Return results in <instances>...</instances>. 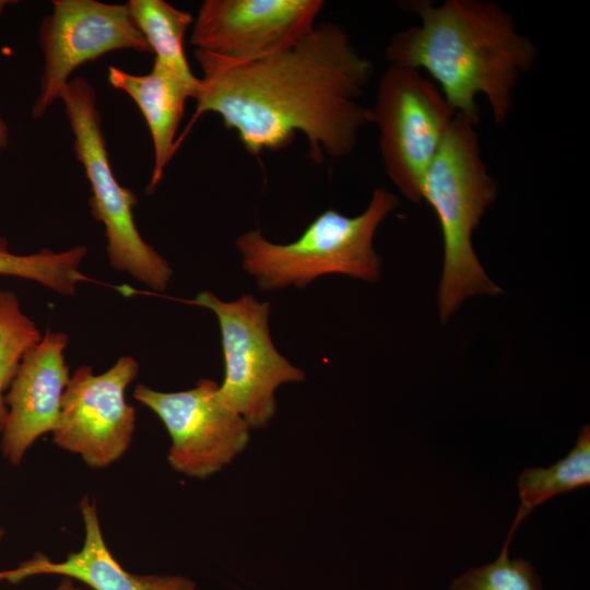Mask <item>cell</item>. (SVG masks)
I'll return each instance as SVG.
<instances>
[{"instance_id":"cell-1","label":"cell","mask_w":590,"mask_h":590,"mask_svg":"<svg viewBox=\"0 0 590 590\" xmlns=\"http://www.w3.org/2000/svg\"><path fill=\"white\" fill-rule=\"evenodd\" d=\"M194 58L202 76L177 150L205 113L217 114L251 155L284 149L302 133L316 163L326 155H350L363 128L371 123V109L362 98L373 62L337 23L319 24L288 48L251 61L200 49H194Z\"/></svg>"},{"instance_id":"cell-2","label":"cell","mask_w":590,"mask_h":590,"mask_svg":"<svg viewBox=\"0 0 590 590\" xmlns=\"http://www.w3.org/2000/svg\"><path fill=\"white\" fill-rule=\"evenodd\" d=\"M403 7L420 23L393 35L387 60L429 75L456 113L476 125L479 95L495 122L505 123L516 87L538 59L534 42L514 17L489 0H415Z\"/></svg>"},{"instance_id":"cell-3","label":"cell","mask_w":590,"mask_h":590,"mask_svg":"<svg viewBox=\"0 0 590 590\" xmlns=\"http://www.w3.org/2000/svg\"><path fill=\"white\" fill-rule=\"evenodd\" d=\"M476 123L457 114L440 150L424 176L421 201L435 211L444 243V270L438 288L440 320L474 295L502 290L479 261L472 236L497 197V182L481 151Z\"/></svg>"},{"instance_id":"cell-4","label":"cell","mask_w":590,"mask_h":590,"mask_svg":"<svg viewBox=\"0 0 590 590\" xmlns=\"http://www.w3.org/2000/svg\"><path fill=\"white\" fill-rule=\"evenodd\" d=\"M398 204L392 192L378 187L365 211L356 216L328 209L288 244H274L261 232L248 231L235 245L241 253L244 270L261 290L305 287L332 273L376 282L380 279L381 260L374 249V236Z\"/></svg>"},{"instance_id":"cell-5","label":"cell","mask_w":590,"mask_h":590,"mask_svg":"<svg viewBox=\"0 0 590 590\" xmlns=\"http://www.w3.org/2000/svg\"><path fill=\"white\" fill-rule=\"evenodd\" d=\"M60 99L73 134L74 155L91 186V214L105 227L106 252L111 268L155 291L166 290L173 270L137 228L133 209L138 198L114 175L94 87L86 79L75 78L64 87Z\"/></svg>"},{"instance_id":"cell-6","label":"cell","mask_w":590,"mask_h":590,"mask_svg":"<svg viewBox=\"0 0 590 590\" xmlns=\"http://www.w3.org/2000/svg\"><path fill=\"white\" fill-rule=\"evenodd\" d=\"M370 109L387 176L404 198L420 202L422 181L456 110L424 73L396 63L380 76Z\"/></svg>"},{"instance_id":"cell-7","label":"cell","mask_w":590,"mask_h":590,"mask_svg":"<svg viewBox=\"0 0 590 590\" xmlns=\"http://www.w3.org/2000/svg\"><path fill=\"white\" fill-rule=\"evenodd\" d=\"M193 303L212 310L220 324L224 361V378L217 390L221 401L250 428L267 426L276 410L275 390L283 384L305 380V373L272 342L270 304L250 294L223 302L211 292L199 293Z\"/></svg>"},{"instance_id":"cell-8","label":"cell","mask_w":590,"mask_h":590,"mask_svg":"<svg viewBox=\"0 0 590 590\" xmlns=\"http://www.w3.org/2000/svg\"><path fill=\"white\" fill-rule=\"evenodd\" d=\"M138 371V362L128 355L99 375L90 365L78 367L62 394L54 444L79 455L93 469L119 460L135 429V409L125 393Z\"/></svg>"},{"instance_id":"cell-9","label":"cell","mask_w":590,"mask_h":590,"mask_svg":"<svg viewBox=\"0 0 590 590\" xmlns=\"http://www.w3.org/2000/svg\"><path fill=\"white\" fill-rule=\"evenodd\" d=\"M217 390V382L201 379L184 391L161 392L141 384L133 391L169 434V465L187 476L203 480L221 471L249 442L250 426L221 401Z\"/></svg>"},{"instance_id":"cell-10","label":"cell","mask_w":590,"mask_h":590,"mask_svg":"<svg viewBox=\"0 0 590 590\" xmlns=\"http://www.w3.org/2000/svg\"><path fill=\"white\" fill-rule=\"evenodd\" d=\"M44 70L32 108L40 118L60 98L71 73L83 63L120 49L152 54L126 4L96 0H54L39 27Z\"/></svg>"},{"instance_id":"cell-11","label":"cell","mask_w":590,"mask_h":590,"mask_svg":"<svg viewBox=\"0 0 590 590\" xmlns=\"http://www.w3.org/2000/svg\"><path fill=\"white\" fill-rule=\"evenodd\" d=\"M323 7L321 0H205L190 43L232 61L256 60L309 33Z\"/></svg>"},{"instance_id":"cell-12","label":"cell","mask_w":590,"mask_h":590,"mask_svg":"<svg viewBox=\"0 0 590 590\" xmlns=\"http://www.w3.org/2000/svg\"><path fill=\"white\" fill-rule=\"evenodd\" d=\"M67 345V333L47 329L21 361L5 394L8 417L0 440L1 452L12 464H20L33 444L56 428L71 377Z\"/></svg>"},{"instance_id":"cell-13","label":"cell","mask_w":590,"mask_h":590,"mask_svg":"<svg viewBox=\"0 0 590 590\" xmlns=\"http://www.w3.org/2000/svg\"><path fill=\"white\" fill-rule=\"evenodd\" d=\"M84 523L83 545L62 562H51L42 554L7 570V580L21 581L35 575H61L76 579L94 590H194V582L184 576L133 575L122 568L107 547L94 502L80 503Z\"/></svg>"},{"instance_id":"cell-14","label":"cell","mask_w":590,"mask_h":590,"mask_svg":"<svg viewBox=\"0 0 590 590\" xmlns=\"http://www.w3.org/2000/svg\"><path fill=\"white\" fill-rule=\"evenodd\" d=\"M108 81L128 94L139 107L149 127L154 165L148 189L153 190L164 176L167 164L177 151V130L188 98L199 88V78L154 59L146 74H132L109 67Z\"/></svg>"},{"instance_id":"cell-15","label":"cell","mask_w":590,"mask_h":590,"mask_svg":"<svg viewBox=\"0 0 590 590\" xmlns=\"http://www.w3.org/2000/svg\"><path fill=\"white\" fill-rule=\"evenodd\" d=\"M589 483L590 427L586 425L579 432L575 446L563 459L548 468H529L521 472L517 481L521 504L511 529L516 530L535 507Z\"/></svg>"},{"instance_id":"cell-16","label":"cell","mask_w":590,"mask_h":590,"mask_svg":"<svg viewBox=\"0 0 590 590\" xmlns=\"http://www.w3.org/2000/svg\"><path fill=\"white\" fill-rule=\"evenodd\" d=\"M87 253L85 246L62 251L44 248L30 255L10 250L8 239L0 234V274L37 282L51 291L71 296L79 282L88 280L80 266Z\"/></svg>"},{"instance_id":"cell-17","label":"cell","mask_w":590,"mask_h":590,"mask_svg":"<svg viewBox=\"0 0 590 590\" xmlns=\"http://www.w3.org/2000/svg\"><path fill=\"white\" fill-rule=\"evenodd\" d=\"M126 7L155 59L182 73L193 74L184 46L192 15L164 0H130Z\"/></svg>"},{"instance_id":"cell-18","label":"cell","mask_w":590,"mask_h":590,"mask_svg":"<svg viewBox=\"0 0 590 590\" xmlns=\"http://www.w3.org/2000/svg\"><path fill=\"white\" fill-rule=\"evenodd\" d=\"M14 292L0 290V434L8 417L5 394L26 352L42 339Z\"/></svg>"},{"instance_id":"cell-19","label":"cell","mask_w":590,"mask_h":590,"mask_svg":"<svg viewBox=\"0 0 590 590\" xmlns=\"http://www.w3.org/2000/svg\"><path fill=\"white\" fill-rule=\"evenodd\" d=\"M514 533L515 530L510 529L494 562L469 569L451 582L450 590H543L542 581L529 560L509 557Z\"/></svg>"},{"instance_id":"cell-20","label":"cell","mask_w":590,"mask_h":590,"mask_svg":"<svg viewBox=\"0 0 590 590\" xmlns=\"http://www.w3.org/2000/svg\"><path fill=\"white\" fill-rule=\"evenodd\" d=\"M9 142V130L5 121L0 116V152L4 150Z\"/></svg>"},{"instance_id":"cell-21","label":"cell","mask_w":590,"mask_h":590,"mask_svg":"<svg viewBox=\"0 0 590 590\" xmlns=\"http://www.w3.org/2000/svg\"><path fill=\"white\" fill-rule=\"evenodd\" d=\"M55 590H84L81 587H76L73 585L72 580L70 578H64L59 583V586Z\"/></svg>"},{"instance_id":"cell-22","label":"cell","mask_w":590,"mask_h":590,"mask_svg":"<svg viewBox=\"0 0 590 590\" xmlns=\"http://www.w3.org/2000/svg\"><path fill=\"white\" fill-rule=\"evenodd\" d=\"M14 1L10 0H0V14L3 12L7 5L13 3Z\"/></svg>"},{"instance_id":"cell-23","label":"cell","mask_w":590,"mask_h":590,"mask_svg":"<svg viewBox=\"0 0 590 590\" xmlns=\"http://www.w3.org/2000/svg\"><path fill=\"white\" fill-rule=\"evenodd\" d=\"M4 534V529L0 526V541L3 539Z\"/></svg>"},{"instance_id":"cell-24","label":"cell","mask_w":590,"mask_h":590,"mask_svg":"<svg viewBox=\"0 0 590 590\" xmlns=\"http://www.w3.org/2000/svg\"><path fill=\"white\" fill-rule=\"evenodd\" d=\"M0 580H5V571H0Z\"/></svg>"}]
</instances>
